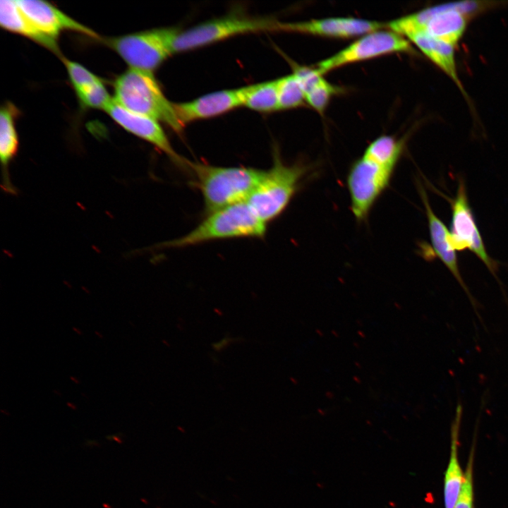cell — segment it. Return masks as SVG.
<instances>
[{"instance_id": "1", "label": "cell", "mask_w": 508, "mask_h": 508, "mask_svg": "<svg viewBox=\"0 0 508 508\" xmlns=\"http://www.w3.org/2000/svg\"><path fill=\"white\" fill-rule=\"evenodd\" d=\"M207 214L246 202L262 179L265 170L246 167H218L189 162Z\"/></svg>"}, {"instance_id": "2", "label": "cell", "mask_w": 508, "mask_h": 508, "mask_svg": "<svg viewBox=\"0 0 508 508\" xmlns=\"http://www.w3.org/2000/svg\"><path fill=\"white\" fill-rule=\"evenodd\" d=\"M267 224L247 202L236 203L210 214L186 235L155 246V248H179L207 242L239 238H263Z\"/></svg>"}, {"instance_id": "3", "label": "cell", "mask_w": 508, "mask_h": 508, "mask_svg": "<svg viewBox=\"0 0 508 508\" xmlns=\"http://www.w3.org/2000/svg\"><path fill=\"white\" fill-rule=\"evenodd\" d=\"M312 171L310 164L301 161L284 163L275 148L272 166L265 170L262 179L246 202L255 214L267 224L284 212Z\"/></svg>"}, {"instance_id": "4", "label": "cell", "mask_w": 508, "mask_h": 508, "mask_svg": "<svg viewBox=\"0 0 508 508\" xmlns=\"http://www.w3.org/2000/svg\"><path fill=\"white\" fill-rule=\"evenodd\" d=\"M114 99L123 107L165 123L176 133L183 126L174 105L164 95L152 73L129 68L114 83Z\"/></svg>"}, {"instance_id": "5", "label": "cell", "mask_w": 508, "mask_h": 508, "mask_svg": "<svg viewBox=\"0 0 508 508\" xmlns=\"http://www.w3.org/2000/svg\"><path fill=\"white\" fill-rule=\"evenodd\" d=\"M397 164L365 153L352 163L346 181L350 209L356 222L366 221L377 200L389 186Z\"/></svg>"}, {"instance_id": "6", "label": "cell", "mask_w": 508, "mask_h": 508, "mask_svg": "<svg viewBox=\"0 0 508 508\" xmlns=\"http://www.w3.org/2000/svg\"><path fill=\"white\" fill-rule=\"evenodd\" d=\"M497 3L467 1L433 6L407 15L406 23L415 31L455 47L465 32L468 17Z\"/></svg>"}, {"instance_id": "7", "label": "cell", "mask_w": 508, "mask_h": 508, "mask_svg": "<svg viewBox=\"0 0 508 508\" xmlns=\"http://www.w3.org/2000/svg\"><path fill=\"white\" fill-rule=\"evenodd\" d=\"M175 28L151 29L104 40L129 68L152 73L173 54Z\"/></svg>"}, {"instance_id": "8", "label": "cell", "mask_w": 508, "mask_h": 508, "mask_svg": "<svg viewBox=\"0 0 508 508\" xmlns=\"http://www.w3.org/2000/svg\"><path fill=\"white\" fill-rule=\"evenodd\" d=\"M278 20L272 18L231 14L179 30L173 43V52L205 47L230 37L253 32L276 31Z\"/></svg>"}, {"instance_id": "9", "label": "cell", "mask_w": 508, "mask_h": 508, "mask_svg": "<svg viewBox=\"0 0 508 508\" xmlns=\"http://www.w3.org/2000/svg\"><path fill=\"white\" fill-rule=\"evenodd\" d=\"M411 42L387 28L366 33L315 68L322 75L341 66L393 53H413Z\"/></svg>"}, {"instance_id": "10", "label": "cell", "mask_w": 508, "mask_h": 508, "mask_svg": "<svg viewBox=\"0 0 508 508\" xmlns=\"http://www.w3.org/2000/svg\"><path fill=\"white\" fill-rule=\"evenodd\" d=\"M449 202L452 214L449 239L453 248L458 251L470 250L498 280L496 276L497 264L486 250L468 202L464 180L459 181L456 194Z\"/></svg>"}, {"instance_id": "11", "label": "cell", "mask_w": 508, "mask_h": 508, "mask_svg": "<svg viewBox=\"0 0 508 508\" xmlns=\"http://www.w3.org/2000/svg\"><path fill=\"white\" fill-rule=\"evenodd\" d=\"M105 111L126 131L150 143L166 154L177 166L189 171L190 161L176 152L159 121L128 110L117 104L114 99Z\"/></svg>"}, {"instance_id": "12", "label": "cell", "mask_w": 508, "mask_h": 508, "mask_svg": "<svg viewBox=\"0 0 508 508\" xmlns=\"http://www.w3.org/2000/svg\"><path fill=\"white\" fill-rule=\"evenodd\" d=\"M383 28H386V23L375 20L353 17H332L291 23L278 21L276 31L349 38Z\"/></svg>"}, {"instance_id": "13", "label": "cell", "mask_w": 508, "mask_h": 508, "mask_svg": "<svg viewBox=\"0 0 508 508\" xmlns=\"http://www.w3.org/2000/svg\"><path fill=\"white\" fill-rule=\"evenodd\" d=\"M246 86L236 89L213 92L192 101L174 103L177 117L186 124L200 119L212 118L243 106Z\"/></svg>"}, {"instance_id": "14", "label": "cell", "mask_w": 508, "mask_h": 508, "mask_svg": "<svg viewBox=\"0 0 508 508\" xmlns=\"http://www.w3.org/2000/svg\"><path fill=\"white\" fill-rule=\"evenodd\" d=\"M25 16L43 33L58 40L61 32L71 30L95 39L99 36L90 28L76 21L63 11L42 0H16Z\"/></svg>"}, {"instance_id": "15", "label": "cell", "mask_w": 508, "mask_h": 508, "mask_svg": "<svg viewBox=\"0 0 508 508\" xmlns=\"http://www.w3.org/2000/svg\"><path fill=\"white\" fill-rule=\"evenodd\" d=\"M418 192L423 205H424L430 241L435 254L440 259L459 282L468 296L476 314L482 321L478 310L479 305L471 295L460 274L456 250L453 248L449 239V231L442 220L433 212L428 195L421 184H418Z\"/></svg>"}, {"instance_id": "16", "label": "cell", "mask_w": 508, "mask_h": 508, "mask_svg": "<svg viewBox=\"0 0 508 508\" xmlns=\"http://www.w3.org/2000/svg\"><path fill=\"white\" fill-rule=\"evenodd\" d=\"M0 25L3 29L24 36L61 56L57 40L40 31L22 11L16 1H0Z\"/></svg>"}, {"instance_id": "17", "label": "cell", "mask_w": 508, "mask_h": 508, "mask_svg": "<svg viewBox=\"0 0 508 508\" xmlns=\"http://www.w3.org/2000/svg\"><path fill=\"white\" fill-rule=\"evenodd\" d=\"M17 109L11 103H5L0 111V158L1 164V186L6 193L16 194L8 172V166L18 148V137L16 128Z\"/></svg>"}, {"instance_id": "18", "label": "cell", "mask_w": 508, "mask_h": 508, "mask_svg": "<svg viewBox=\"0 0 508 508\" xmlns=\"http://www.w3.org/2000/svg\"><path fill=\"white\" fill-rule=\"evenodd\" d=\"M406 39L415 44L464 92L456 71L454 46L425 32L411 35Z\"/></svg>"}, {"instance_id": "19", "label": "cell", "mask_w": 508, "mask_h": 508, "mask_svg": "<svg viewBox=\"0 0 508 508\" xmlns=\"http://www.w3.org/2000/svg\"><path fill=\"white\" fill-rule=\"evenodd\" d=\"M462 414V406L458 403L451 430L450 456L444 479V502L445 508H454L460 493L464 473L458 456L459 436Z\"/></svg>"}, {"instance_id": "20", "label": "cell", "mask_w": 508, "mask_h": 508, "mask_svg": "<svg viewBox=\"0 0 508 508\" xmlns=\"http://www.w3.org/2000/svg\"><path fill=\"white\" fill-rule=\"evenodd\" d=\"M243 106L263 113L279 110L277 80L246 86Z\"/></svg>"}, {"instance_id": "21", "label": "cell", "mask_w": 508, "mask_h": 508, "mask_svg": "<svg viewBox=\"0 0 508 508\" xmlns=\"http://www.w3.org/2000/svg\"><path fill=\"white\" fill-rule=\"evenodd\" d=\"M276 80L279 110L297 108L306 103L305 92L293 73Z\"/></svg>"}, {"instance_id": "22", "label": "cell", "mask_w": 508, "mask_h": 508, "mask_svg": "<svg viewBox=\"0 0 508 508\" xmlns=\"http://www.w3.org/2000/svg\"><path fill=\"white\" fill-rule=\"evenodd\" d=\"M75 92L80 104L87 108L102 109L105 111L114 100L102 80L77 89Z\"/></svg>"}, {"instance_id": "23", "label": "cell", "mask_w": 508, "mask_h": 508, "mask_svg": "<svg viewBox=\"0 0 508 508\" xmlns=\"http://www.w3.org/2000/svg\"><path fill=\"white\" fill-rule=\"evenodd\" d=\"M341 90L326 80L324 77L306 93V102L320 114H322L332 97Z\"/></svg>"}, {"instance_id": "24", "label": "cell", "mask_w": 508, "mask_h": 508, "mask_svg": "<svg viewBox=\"0 0 508 508\" xmlns=\"http://www.w3.org/2000/svg\"><path fill=\"white\" fill-rule=\"evenodd\" d=\"M60 58L67 71L74 90L101 81L98 76L80 64L63 56H61Z\"/></svg>"}, {"instance_id": "25", "label": "cell", "mask_w": 508, "mask_h": 508, "mask_svg": "<svg viewBox=\"0 0 508 508\" xmlns=\"http://www.w3.org/2000/svg\"><path fill=\"white\" fill-rule=\"evenodd\" d=\"M473 458L474 451L472 448L464 473V480L454 508H473Z\"/></svg>"}, {"instance_id": "26", "label": "cell", "mask_w": 508, "mask_h": 508, "mask_svg": "<svg viewBox=\"0 0 508 508\" xmlns=\"http://www.w3.org/2000/svg\"><path fill=\"white\" fill-rule=\"evenodd\" d=\"M106 438L108 439L109 440L116 441V442H118L119 444H122L123 442V440H122V439L120 437V436L119 435V433L115 434V435H107V436H106Z\"/></svg>"}, {"instance_id": "27", "label": "cell", "mask_w": 508, "mask_h": 508, "mask_svg": "<svg viewBox=\"0 0 508 508\" xmlns=\"http://www.w3.org/2000/svg\"><path fill=\"white\" fill-rule=\"evenodd\" d=\"M66 406L72 410L75 411L77 409V406L73 402H71V401L66 402Z\"/></svg>"}, {"instance_id": "28", "label": "cell", "mask_w": 508, "mask_h": 508, "mask_svg": "<svg viewBox=\"0 0 508 508\" xmlns=\"http://www.w3.org/2000/svg\"><path fill=\"white\" fill-rule=\"evenodd\" d=\"M70 380L76 385H78L80 383V380H79V378H78L75 376H70Z\"/></svg>"}, {"instance_id": "29", "label": "cell", "mask_w": 508, "mask_h": 508, "mask_svg": "<svg viewBox=\"0 0 508 508\" xmlns=\"http://www.w3.org/2000/svg\"><path fill=\"white\" fill-rule=\"evenodd\" d=\"M72 329H73V330L77 334H78V335H83V332L81 331V329H79L78 327H73Z\"/></svg>"}, {"instance_id": "30", "label": "cell", "mask_w": 508, "mask_h": 508, "mask_svg": "<svg viewBox=\"0 0 508 508\" xmlns=\"http://www.w3.org/2000/svg\"><path fill=\"white\" fill-rule=\"evenodd\" d=\"M95 335H97L99 339H103V338H104L103 334H102L101 332H99V331H95Z\"/></svg>"}, {"instance_id": "31", "label": "cell", "mask_w": 508, "mask_h": 508, "mask_svg": "<svg viewBox=\"0 0 508 508\" xmlns=\"http://www.w3.org/2000/svg\"><path fill=\"white\" fill-rule=\"evenodd\" d=\"M102 507H103L104 508H112V507H111L109 504H108V503H107V502L103 503V504H102Z\"/></svg>"}, {"instance_id": "32", "label": "cell", "mask_w": 508, "mask_h": 508, "mask_svg": "<svg viewBox=\"0 0 508 508\" xmlns=\"http://www.w3.org/2000/svg\"><path fill=\"white\" fill-rule=\"evenodd\" d=\"M1 412L2 413H4V414H6V415H9V414H10L9 413H8L7 411L4 410V409H1Z\"/></svg>"}, {"instance_id": "33", "label": "cell", "mask_w": 508, "mask_h": 508, "mask_svg": "<svg viewBox=\"0 0 508 508\" xmlns=\"http://www.w3.org/2000/svg\"><path fill=\"white\" fill-rule=\"evenodd\" d=\"M141 501L144 502V503H147V502H146V500H145L143 499H141Z\"/></svg>"}]
</instances>
